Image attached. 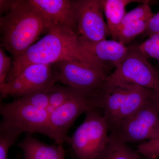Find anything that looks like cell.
I'll return each mask as SVG.
<instances>
[{
  "instance_id": "6da1fadb",
  "label": "cell",
  "mask_w": 159,
  "mask_h": 159,
  "mask_svg": "<svg viewBox=\"0 0 159 159\" xmlns=\"http://www.w3.org/2000/svg\"><path fill=\"white\" fill-rule=\"evenodd\" d=\"M64 61L89 63L107 70L108 64L100 61L83 48L78 34L67 27L51 23L45 35L13 61L6 83L11 81L28 66L53 65Z\"/></svg>"
},
{
  "instance_id": "7a4b0ae2",
  "label": "cell",
  "mask_w": 159,
  "mask_h": 159,
  "mask_svg": "<svg viewBox=\"0 0 159 159\" xmlns=\"http://www.w3.org/2000/svg\"><path fill=\"white\" fill-rule=\"evenodd\" d=\"M51 24L30 0H15L11 10L0 18L1 46L16 60L47 32Z\"/></svg>"
},
{
  "instance_id": "3957f363",
  "label": "cell",
  "mask_w": 159,
  "mask_h": 159,
  "mask_svg": "<svg viewBox=\"0 0 159 159\" xmlns=\"http://www.w3.org/2000/svg\"><path fill=\"white\" fill-rule=\"evenodd\" d=\"M153 93L149 89L107 80L94 100L97 108L103 110L111 133L125 118L152 99Z\"/></svg>"
},
{
  "instance_id": "277c9868",
  "label": "cell",
  "mask_w": 159,
  "mask_h": 159,
  "mask_svg": "<svg viewBox=\"0 0 159 159\" xmlns=\"http://www.w3.org/2000/svg\"><path fill=\"white\" fill-rule=\"evenodd\" d=\"M94 108L86 113L84 122L67 143L70 146L72 159H105L110 137L106 119Z\"/></svg>"
},
{
  "instance_id": "5b68a950",
  "label": "cell",
  "mask_w": 159,
  "mask_h": 159,
  "mask_svg": "<svg viewBox=\"0 0 159 159\" xmlns=\"http://www.w3.org/2000/svg\"><path fill=\"white\" fill-rule=\"evenodd\" d=\"M53 65L64 85L93 98L108 76L105 69L80 61H64Z\"/></svg>"
},
{
  "instance_id": "8992f818",
  "label": "cell",
  "mask_w": 159,
  "mask_h": 159,
  "mask_svg": "<svg viewBox=\"0 0 159 159\" xmlns=\"http://www.w3.org/2000/svg\"><path fill=\"white\" fill-rule=\"evenodd\" d=\"M138 46L128 47L126 55L107 80L159 90V76Z\"/></svg>"
},
{
  "instance_id": "52a82bcc",
  "label": "cell",
  "mask_w": 159,
  "mask_h": 159,
  "mask_svg": "<svg viewBox=\"0 0 159 159\" xmlns=\"http://www.w3.org/2000/svg\"><path fill=\"white\" fill-rule=\"evenodd\" d=\"M111 133L125 143L159 139V107L153 98L121 122Z\"/></svg>"
},
{
  "instance_id": "ba28073f",
  "label": "cell",
  "mask_w": 159,
  "mask_h": 159,
  "mask_svg": "<svg viewBox=\"0 0 159 159\" xmlns=\"http://www.w3.org/2000/svg\"><path fill=\"white\" fill-rule=\"evenodd\" d=\"M58 81L59 74L53 65H31L11 81L0 86L1 97L19 98L34 91L51 88Z\"/></svg>"
},
{
  "instance_id": "9c48e42d",
  "label": "cell",
  "mask_w": 159,
  "mask_h": 159,
  "mask_svg": "<svg viewBox=\"0 0 159 159\" xmlns=\"http://www.w3.org/2000/svg\"><path fill=\"white\" fill-rule=\"evenodd\" d=\"M94 108H98L93 98L77 94L49 116L45 135L62 145L68 139L69 131L77 118Z\"/></svg>"
},
{
  "instance_id": "30bf717a",
  "label": "cell",
  "mask_w": 159,
  "mask_h": 159,
  "mask_svg": "<svg viewBox=\"0 0 159 159\" xmlns=\"http://www.w3.org/2000/svg\"><path fill=\"white\" fill-rule=\"evenodd\" d=\"M77 23L79 38L90 42L106 39L111 35L104 21L101 0L71 1Z\"/></svg>"
},
{
  "instance_id": "8fae6325",
  "label": "cell",
  "mask_w": 159,
  "mask_h": 159,
  "mask_svg": "<svg viewBox=\"0 0 159 159\" xmlns=\"http://www.w3.org/2000/svg\"><path fill=\"white\" fill-rule=\"evenodd\" d=\"M3 121L23 132L45 134L49 115L46 110L29 105L18 99L0 106Z\"/></svg>"
},
{
  "instance_id": "7c38bea8",
  "label": "cell",
  "mask_w": 159,
  "mask_h": 159,
  "mask_svg": "<svg viewBox=\"0 0 159 159\" xmlns=\"http://www.w3.org/2000/svg\"><path fill=\"white\" fill-rule=\"evenodd\" d=\"M50 23L65 26L77 34V23L70 0H30Z\"/></svg>"
},
{
  "instance_id": "4fadbf2b",
  "label": "cell",
  "mask_w": 159,
  "mask_h": 159,
  "mask_svg": "<svg viewBox=\"0 0 159 159\" xmlns=\"http://www.w3.org/2000/svg\"><path fill=\"white\" fill-rule=\"evenodd\" d=\"M79 39L80 44L88 52L100 61L107 64L111 63L115 67L122 61L128 51V47L113 39L90 42L79 37Z\"/></svg>"
},
{
  "instance_id": "5bb4252c",
  "label": "cell",
  "mask_w": 159,
  "mask_h": 159,
  "mask_svg": "<svg viewBox=\"0 0 159 159\" xmlns=\"http://www.w3.org/2000/svg\"><path fill=\"white\" fill-rule=\"evenodd\" d=\"M25 159H65L62 145H50L39 141L28 133L19 143Z\"/></svg>"
},
{
  "instance_id": "9a60e30c",
  "label": "cell",
  "mask_w": 159,
  "mask_h": 159,
  "mask_svg": "<svg viewBox=\"0 0 159 159\" xmlns=\"http://www.w3.org/2000/svg\"><path fill=\"white\" fill-rule=\"evenodd\" d=\"M134 0H101L107 24L112 39L117 41L118 32L126 12L125 7L131 3L147 2L148 1Z\"/></svg>"
},
{
  "instance_id": "2e32d148",
  "label": "cell",
  "mask_w": 159,
  "mask_h": 159,
  "mask_svg": "<svg viewBox=\"0 0 159 159\" xmlns=\"http://www.w3.org/2000/svg\"><path fill=\"white\" fill-rule=\"evenodd\" d=\"M109 137V143L105 159H143L137 150L131 148L116 135L111 133Z\"/></svg>"
},
{
  "instance_id": "e0dca14e",
  "label": "cell",
  "mask_w": 159,
  "mask_h": 159,
  "mask_svg": "<svg viewBox=\"0 0 159 159\" xmlns=\"http://www.w3.org/2000/svg\"><path fill=\"white\" fill-rule=\"evenodd\" d=\"M22 133L19 128L2 121L0 125V159H8L9 148Z\"/></svg>"
},
{
  "instance_id": "ac0fdd59",
  "label": "cell",
  "mask_w": 159,
  "mask_h": 159,
  "mask_svg": "<svg viewBox=\"0 0 159 159\" xmlns=\"http://www.w3.org/2000/svg\"><path fill=\"white\" fill-rule=\"evenodd\" d=\"M152 17V16L133 22L120 28L118 32L117 41L126 46L138 35L143 34L147 29Z\"/></svg>"
},
{
  "instance_id": "d6986e66",
  "label": "cell",
  "mask_w": 159,
  "mask_h": 159,
  "mask_svg": "<svg viewBox=\"0 0 159 159\" xmlns=\"http://www.w3.org/2000/svg\"><path fill=\"white\" fill-rule=\"evenodd\" d=\"M79 93L69 87L55 84L49 90V106L56 109Z\"/></svg>"
},
{
  "instance_id": "ffe728a7",
  "label": "cell",
  "mask_w": 159,
  "mask_h": 159,
  "mask_svg": "<svg viewBox=\"0 0 159 159\" xmlns=\"http://www.w3.org/2000/svg\"><path fill=\"white\" fill-rule=\"evenodd\" d=\"M50 89L34 91L26 94L17 99L29 105L37 108L46 110L49 105Z\"/></svg>"
},
{
  "instance_id": "44dd1931",
  "label": "cell",
  "mask_w": 159,
  "mask_h": 159,
  "mask_svg": "<svg viewBox=\"0 0 159 159\" xmlns=\"http://www.w3.org/2000/svg\"><path fill=\"white\" fill-rule=\"evenodd\" d=\"M148 2L142 3L136 8L127 12L122 20L119 29L129 23L153 16L154 14L152 13L150 9Z\"/></svg>"
},
{
  "instance_id": "7402d4cb",
  "label": "cell",
  "mask_w": 159,
  "mask_h": 159,
  "mask_svg": "<svg viewBox=\"0 0 159 159\" xmlns=\"http://www.w3.org/2000/svg\"><path fill=\"white\" fill-rule=\"evenodd\" d=\"M138 46L139 50L148 58L152 57L159 62V34L148 37Z\"/></svg>"
},
{
  "instance_id": "603a6c76",
  "label": "cell",
  "mask_w": 159,
  "mask_h": 159,
  "mask_svg": "<svg viewBox=\"0 0 159 159\" xmlns=\"http://www.w3.org/2000/svg\"><path fill=\"white\" fill-rule=\"evenodd\" d=\"M137 151L145 158H159V139L145 141L137 146Z\"/></svg>"
},
{
  "instance_id": "cb8c5ba5",
  "label": "cell",
  "mask_w": 159,
  "mask_h": 159,
  "mask_svg": "<svg viewBox=\"0 0 159 159\" xmlns=\"http://www.w3.org/2000/svg\"><path fill=\"white\" fill-rule=\"evenodd\" d=\"M11 58L9 57L0 48V86L6 83V78L11 70Z\"/></svg>"
},
{
  "instance_id": "d4e9b609",
  "label": "cell",
  "mask_w": 159,
  "mask_h": 159,
  "mask_svg": "<svg viewBox=\"0 0 159 159\" xmlns=\"http://www.w3.org/2000/svg\"><path fill=\"white\" fill-rule=\"evenodd\" d=\"M159 34V11L151 18L148 27L143 32V36L150 37L155 34Z\"/></svg>"
},
{
  "instance_id": "484cf974",
  "label": "cell",
  "mask_w": 159,
  "mask_h": 159,
  "mask_svg": "<svg viewBox=\"0 0 159 159\" xmlns=\"http://www.w3.org/2000/svg\"><path fill=\"white\" fill-rule=\"evenodd\" d=\"M13 0H1L0 12L1 15L7 13L12 9L15 3Z\"/></svg>"
},
{
  "instance_id": "4316f807",
  "label": "cell",
  "mask_w": 159,
  "mask_h": 159,
  "mask_svg": "<svg viewBox=\"0 0 159 159\" xmlns=\"http://www.w3.org/2000/svg\"><path fill=\"white\" fill-rule=\"evenodd\" d=\"M154 99L159 107V90H154Z\"/></svg>"
},
{
  "instance_id": "83f0119b",
  "label": "cell",
  "mask_w": 159,
  "mask_h": 159,
  "mask_svg": "<svg viewBox=\"0 0 159 159\" xmlns=\"http://www.w3.org/2000/svg\"><path fill=\"white\" fill-rule=\"evenodd\" d=\"M143 159H159V158L158 159H149V158H145V157H143Z\"/></svg>"
},
{
  "instance_id": "f1b7e54d",
  "label": "cell",
  "mask_w": 159,
  "mask_h": 159,
  "mask_svg": "<svg viewBox=\"0 0 159 159\" xmlns=\"http://www.w3.org/2000/svg\"><path fill=\"white\" fill-rule=\"evenodd\" d=\"M157 72L158 74V75H159V72Z\"/></svg>"
},
{
  "instance_id": "f546056e",
  "label": "cell",
  "mask_w": 159,
  "mask_h": 159,
  "mask_svg": "<svg viewBox=\"0 0 159 159\" xmlns=\"http://www.w3.org/2000/svg\"><path fill=\"white\" fill-rule=\"evenodd\" d=\"M20 159V158H17V159Z\"/></svg>"
}]
</instances>
